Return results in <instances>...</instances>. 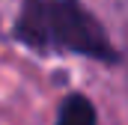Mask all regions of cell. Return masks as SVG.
<instances>
[{
	"label": "cell",
	"instance_id": "1",
	"mask_svg": "<svg viewBox=\"0 0 128 125\" xmlns=\"http://www.w3.org/2000/svg\"><path fill=\"white\" fill-rule=\"evenodd\" d=\"M18 36L21 42H30V45L48 39L51 45L90 60H119L98 18L78 0H27L18 21Z\"/></svg>",
	"mask_w": 128,
	"mask_h": 125
},
{
	"label": "cell",
	"instance_id": "2",
	"mask_svg": "<svg viewBox=\"0 0 128 125\" xmlns=\"http://www.w3.org/2000/svg\"><path fill=\"white\" fill-rule=\"evenodd\" d=\"M57 125H98V113L96 104L80 92H72L63 101L60 107V116H57Z\"/></svg>",
	"mask_w": 128,
	"mask_h": 125
}]
</instances>
